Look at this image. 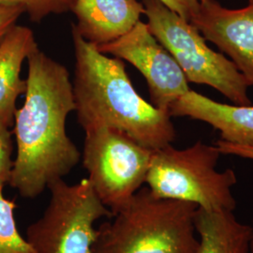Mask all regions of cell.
Returning a JSON list of instances; mask_svg holds the SVG:
<instances>
[{"mask_svg":"<svg viewBox=\"0 0 253 253\" xmlns=\"http://www.w3.org/2000/svg\"><path fill=\"white\" fill-rule=\"evenodd\" d=\"M27 63L26 99L13 122L17 153L9 185L33 199L72 172L81 152L66 129L68 116L76 109L67 68L40 48L28 55Z\"/></svg>","mask_w":253,"mask_h":253,"instance_id":"1","label":"cell"},{"mask_svg":"<svg viewBox=\"0 0 253 253\" xmlns=\"http://www.w3.org/2000/svg\"><path fill=\"white\" fill-rule=\"evenodd\" d=\"M72 37L75 111L82 127L107 126L153 151L171 145L175 139L172 117L137 93L121 59L101 53L73 26Z\"/></svg>","mask_w":253,"mask_h":253,"instance_id":"2","label":"cell"},{"mask_svg":"<svg viewBox=\"0 0 253 253\" xmlns=\"http://www.w3.org/2000/svg\"><path fill=\"white\" fill-rule=\"evenodd\" d=\"M197 208L192 203L159 198L148 188L141 189L113 215L112 221L98 229L92 253H196Z\"/></svg>","mask_w":253,"mask_h":253,"instance_id":"3","label":"cell"},{"mask_svg":"<svg viewBox=\"0 0 253 253\" xmlns=\"http://www.w3.org/2000/svg\"><path fill=\"white\" fill-rule=\"evenodd\" d=\"M220 151L201 141L185 149L168 145L154 150L145 183L156 197L178 200L208 211H234L237 177L217 170Z\"/></svg>","mask_w":253,"mask_h":253,"instance_id":"4","label":"cell"},{"mask_svg":"<svg viewBox=\"0 0 253 253\" xmlns=\"http://www.w3.org/2000/svg\"><path fill=\"white\" fill-rule=\"evenodd\" d=\"M147 27L179 65L189 83L208 84L239 106L253 105L242 73L207 44L199 29L160 0H142Z\"/></svg>","mask_w":253,"mask_h":253,"instance_id":"5","label":"cell"},{"mask_svg":"<svg viewBox=\"0 0 253 253\" xmlns=\"http://www.w3.org/2000/svg\"><path fill=\"white\" fill-rule=\"evenodd\" d=\"M42 216L30 224L27 240L37 253H92L98 237L95 223L113 213L100 201L88 178L70 185L54 181Z\"/></svg>","mask_w":253,"mask_h":253,"instance_id":"6","label":"cell"},{"mask_svg":"<svg viewBox=\"0 0 253 253\" xmlns=\"http://www.w3.org/2000/svg\"><path fill=\"white\" fill-rule=\"evenodd\" d=\"M85 132L83 164L102 204L116 214L141 190L153 150L107 126H91Z\"/></svg>","mask_w":253,"mask_h":253,"instance_id":"7","label":"cell"},{"mask_svg":"<svg viewBox=\"0 0 253 253\" xmlns=\"http://www.w3.org/2000/svg\"><path fill=\"white\" fill-rule=\"evenodd\" d=\"M97 48L103 54L126 60L143 74L151 103L157 108L168 111L173 101L190 90L179 65L143 21L126 35Z\"/></svg>","mask_w":253,"mask_h":253,"instance_id":"8","label":"cell"},{"mask_svg":"<svg viewBox=\"0 0 253 253\" xmlns=\"http://www.w3.org/2000/svg\"><path fill=\"white\" fill-rule=\"evenodd\" d=\"M190 23L231 58L248 85L253 86V3L232 9L216 0H201Z\"/></svg>","mask_w":253,"mask_h":253,"instance_id":"9","label":"cell"},{"mask_svg":"<svg viewBox=\"0 0 253 253\" xmlns=\"http://www.w3.org/2000/svg\"><path fill=\"white\" fill-rule=\"evenodd\" d=\"M74 28L84 40L100 47L118 40L141 21L145 8L139 0H74Z\"/></svg>","mask_w":253,"mask_h":253,"instance_id":"10","label":"cell"},{"mask_svg":"<svg viewBox=\"0 0 253 253\" xmlns=\"http://www.w3.org/2000/svg\"><path fill=\"white\" fill-rule=\"evenodd\" d=\"M171 117H187L206 122L220 133V140L253 146V104L220 103L196 91H188L169 107Z\"/></svg>","mask_w":253,"mask_h":253,"instance_id":"11","label":"cell"},{"mask_svg":"<svg viewBox=\"0 0 253 253\" xmlns=\"http://www.w3.org/2000/svg\"><path fill=\"white\" fill-rule=\"evenodd\" d=\"M39 48L33 31L24 26H14L0 45V119L13 125L19 96L27 91V80L21 70L28 55Z\"/></svg>","mask_w":253,"mask_h":253,"instance_id":"12","label":"cell"},{"mask_svg":"<svg viewBox=\"0 0 253 253\" xmlns=\"http://www.w3.org/2000/svg\"><path fill=\"white\" fill-rule=\"evenodd\" d=\"M194 224L199 239L196 253H251L252 226L239 221L234 211L198 208Z\"/></svg>","mask_w":253,"mask_h":253,"instance_id":"13","label":"cell"},{"mask_svg":"<svg viewBox=\"0 0 253 253\" xmlns=\"http://www.w3.org/2000/svg\"><path fill=\"white\" fill-rule=\"evenodd\" d=\"M3 190L0 186V253H37L20 234L14 218L15 203L4 196Z\"/></svg>","mask_w":253,"mask_h":253,"instance_id":"14","label":"cell"},{"mask_svg":"<svg viewBox=\"0 0 253 253\" xmlns=\"http://www.w3.org/2000/svg\"><path fill=\"white\" fill-rule=\"evenodd\" d=\"M74 0H0V7H19L33 22L39 23L51 14L71 10Z\"/></svg>","mask_w":253,"mask_h":253,"instance_id":"15","label":"cell"},{"mask_svg":"<svg viewBox=\"0 0 253 253\" xmlns=\"http://www.w3.org/2000/svg\"><path fill=\"white\" fill-rule=\"evenodd\" d=\"M9 126L0 119V186L9 184L13 168L12 140Z\"/></svg>","mask_w":253,"mask_h":253,"instance_id":"16","label":"cell"},{"mask_svg":"<svg viewBox=\"0 0 253 253\" xmlns=\"http://www.w3.org/2000/svg\"><path fill=\"white\" fill-rule=\"evenodd\" d=\"M24 12L19 7H0V45Z\"/></svg>","mask_w":253,"mask_h":253,"instance_id":"17","label":"cell"},{"mask_svg":"<svg viewBox=\"0 0 253 253\" xmlns=\"http://www.w3.org/2000/svg\"><path fill=\"white\" fill-rule=\"evenodd\" d=\"M166 7L190 22L197 11L201 0H160Z\"/></svg>","mask_w":253,"mask_h":253,"instance_id":"18","label":"cell"},{"mask_svg":"<svg viewBox=\"0 0 253 253\" xmlns=\"http://www.w3.org/2000/svg\"><path fill=\"white\" fill-rule=\"evenodd\" d=\"M215 145L221 155H233L253 161V146L232 144L220 139L217 140Z\"/></svg>","mask_w":253,"mask_h":253,"instance_id":"19","label":"cell"},{"mask_svg":"<svg viewBox=\"0 0 253 253\" xmlns=\"http://www.w3.org/2000/svg\"><path fill=\"white\" fill-rule=\"evenodd\" d=\"M251 252L253 253V225L252 226V239H251Z\"/></svg>","mask_w":253,"mask_h":253,"instance_id":"20","label":"cell"},{"mask_svg":"<svg viewBox=\"0 0 253 253\" xmlns=\"http://www.w3.org/2000/svg\"><path fill=\"white\" fill-rule=\"evenodd\" d=\"M249 2H250V4H253V0H249Z\"/></svg>","mask_w":253,"mask_h":253,"instance_id":"21","label":"cell"}]
</instances>
